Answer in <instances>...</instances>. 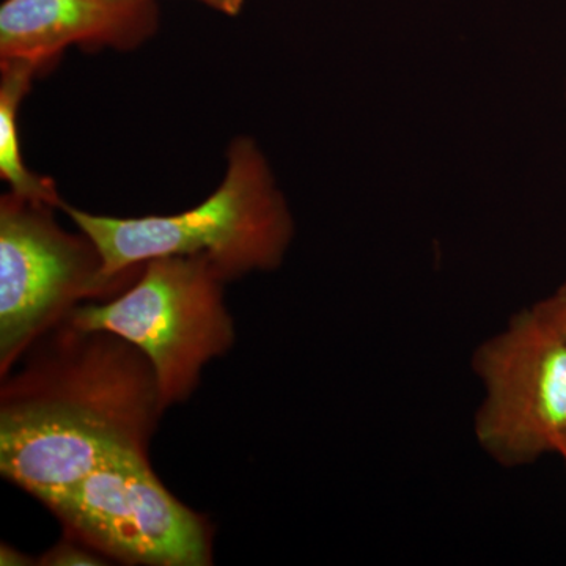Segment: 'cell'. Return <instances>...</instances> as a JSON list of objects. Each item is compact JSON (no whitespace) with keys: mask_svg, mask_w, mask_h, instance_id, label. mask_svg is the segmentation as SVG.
Masks as SVG:
<instances>
[{"mask_svg":"<svg viewBox=\"0 0 566 566\" xmlns=\"http://www.w3.org/2000/svg\"><path fill=\"white\" fill-rule=\"evenodd\" d=\"M36 564L32 557L28 554L22 553L18 547L6 545L2 543L0 547V565L2 566H28Z\"/></svg>","mask_w":566,"mask_h":566,"instance_id":"obj_11","label":"cell"},{"mask_svg":"<svg viewBox=\"0 0 566 566\" xmlns=\"http://www.w3.org/2000/svg\"><path fill=\"white\" fill-rule=\"evenodd\" d=\"M554 452L558 453L562 458H564L566 463V434L562 436L560 439H558L556 449H554Z\"/></svg>","mask_w":566,"mask_h":566,"instance_id":"obj_13","label":"cell"},{"mask_svg":"<svg viewBox=\"0 0 566 566\" xmlns=\"http://www.w3.org/2000/svg\"><path fill=\"white\" fill-rule=\"evenodd\" d=\"M156 29L153 0H6L0 7V63L31 62L43 70L74 44L129 51Z\"/></svg>","mask_w":566,"mask_h":566,"instance_id":"obj_7","label":"cell"},{"mask_svg":"<svg viewBox=\"0 0 566 566\" xmlns=\"http://www.w3.org/2000/svg\"><path fill=\"white\" fill-rule=\"evenodd\" d=\"M40 71L31 62L0 63V177L11 192L62 210L65 202L55 182L33 174L22 159L20 109Z\"/></svg>","mask_w":566,"mask_h":566,"instance_id":"obj_8","label":"cell"},{"mask_svg":"<svg viewBox=\"0 0 566 566\" xmlns=\"http://www.w3.org/2000/svg\"><path fill=\"white\" fill-rule=\"evenodd\" d=\"M226 283L203 256H159L117 296L77 305L66 319L136 345L150 360L167 411L189 400L203 368L233 348Z\"/></svg>","mask_w":566,"mask_h":566,"instance_id":"obj_3","label":"cell"},{"mask_svg":"<svg viewBox=\"0 0 566 566\" xmlns=\"http://www.w3.org/2000/svg\"><path fill=\"white\" fill-rule=\"evenodd\" d=\"M55 210L11 191L0 199V378L77 305L117 296L144 268L109 277L92 238L63 229Z\"/></svg>","mask_w":566,"mask_h":566,"instance_id":"obj_4","label":"cell"},{"mask_svg":"<svg viewBox=\"0 0 566 566\" xmlns=\"http://www.w3.org/2000/svg\"><path fill=\"white\" fill-rule=\"evenodd\" d=\"M139 2H151V0H139ZM200 2L229 17H237L243 9L244 0H200Z\"/></svg>","mask_w":566,"mask_h":566,"instance_id":"obj_12","label":"cell"},{"mask_svg":"<svg viewBox=\"0 0 566 566\" xmlns=\"http://www.w3.org/2000/svg\"><path fill=\"white\" fill-rule=\"evenodd\" d=\"M539 305L566 333V282L553 296L542 301Z\"/></svg>","mask_w":566,"mask_h":566,"instance_id":"obj_10","label":"cell"},{"mask_svg":"<svg viewBox=\"0 0 566 566\" xmlns=\"http://www.w3.org/2000/svg\"><path fill=\"white\" fill-rule=\"evenodd\" d=\"M103 256L109 277L133 273L159 256H203L227 283L270 273L285 260L294 221L266 156L252 137L227 151L221 185L202 203L177 214L114 218L62 208Z\"/></svg>","mask_w":566,"mask_h":566,"instance_id":"obj_2","label":"cell"},{"mask_svg":"<svg viewBox=\"0 0 566 566\" xmlns=\"http://www.w3.org/2000/svg\"><path fill=\"white\" fill-rule=\"evenodd\" d=\"M107 564H111V562L102 556L98 551L93 549V547L85 545L81 539L74 538V536L69 534H63L62 538L36 560V565L43 566H87Z\"/></svg>","mask_w":566,"mask_h":566,"instance_id":"obj_9","label":"cell"},{"mask_svg":"<svg viewBox=\"0 0 566 566\" xmlns=\"http://www.w3.org/2000/svg\"><path fill=\"white\" fill-rule=\"evenodd\" d=\"M480 446L505 465L554 452L566 434V333L542 305L521 312L475 354Z\"/></svg>","mask_w":566,"mask_h":566,"instance_id":"obj_6","label":"cell"},{"mask_svg":"<svg viewBox=\"0 0 566 566\" xmlns=\"http://www.w3.org/2000/svg\"><path fill=\"white\" fill-rule=\"evenodd\" d=\"M41 504L57 517L63 534L81 539L109 562L212 565L210 520L164 486L148 455L112 458Z\"/></svg>","mask_w":566,"mask_h":566,"instance_id":"obj_5","label":"cell"},{"mask_svg":"<svg viewBox=\"0 0 566 566\" xmlns=\"http://www.w3.org/2000/svg\"><path fill=\"white\" fill-rule=\"evenodd\" d=\"M565 98H566V88H565Z\"/></svg>","mask_w":566,"mask_h":566,"instance_id":"obj_14","label":"cell"},{"mask_svg":"<svg viewBox=\"0 0 566 566\" xmlns=\"http://www.w3.org/2000/svg\"><path fill=\"white\" fill-rule=\"evenodd\" d=\"M166 412L150 360L65 319L0 386V474L44 502L122 455H148Z\"/></svg>","mask_w":566,"mask_h":566,"instance_id":"obj_1","label":"cell"}]
</instances>
